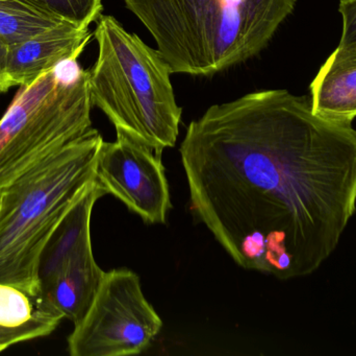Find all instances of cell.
I'll return each instance as SVG.
<instances>
[{
	"label": "cell",
	"mask_w": 356,
	"mask_h": 356,
	"mask_svg": "<svg viewBox=\"0 0 356 356\" xmlns=\"http://www.w3.org/2000/svg\"><path fill=\"white\" fill-rule=\"evenodd\" d=\"M63 21L46 14L26 0H0V41L18 45Z\"/></svg>",
	"instance_id": "7c38bea8"
},
{
	"label": "cell",
	"mask_w": 356,
	"mask_h": 356,
	"mask_svg": "<svg viewBox=\"0 0 356 356\" xmlns=\"http://www.w3.org/2000/svg\"><path fill=\"white\" fill-rule=\"evenodd\" d=\"M106 272L94 258L91 248L73 257L52 286L35 299V309L77 324L89 311Z\"/></svg>",
	"instance_id": "30bf717a"
},
{
	"label": "cell",
	"mask_w": 356,
	"mask_h": 356,
	"mask_svg": "<svg viewBox=\"0 0 356 356\" xmlns=\"http://www.w3.org/2000/svg\"><path fill=\"white\" fill-rule=\"evenodd\" d=\"M35 303L29 295L8 284H0V325L20 326L35 316Z\"/></svg>",
	"instance_id": "9a60e30c"
},
{
	"label": "cell",
	"mask_w": 356,
	"mask_h": 356,
	"mask_svg": "<svg viewBox=\"0 0 356 356\" xmlns=\"http://www.w3.org/2000/svg\"><path fill=\"white\" fill-rule=\"evenodd\" d=\"M192 209L234 263L311 275L356 210V130L275 89L215 105L179 148Z\"/></svg>",
	"instance_id": "6da1fadb"
},
{
	"label": "cell",
	"mask_w": 356,
	"mask_h": 356,
	"mask_svg": "<svg viewBox=\"0 0 356 356\" xmlns=\"http://www.w3.org/2000/svg\"><path fill=\"white\" fill-rule=\"evenodd\" d=\"M62 320L58 316L50 315L37 309L35 316L22 325L15 327L0 325V344L8 348L18 343L49 336L56 330Z\"/></svg>",
	"instance_id": "5bb4252c"
},
{
	"label": "cell",
	"mask_w": 356,
	"mask_h": 356,
	"mask_svg": "<svg viewBox=\"0 0 356 356\" xmlns=\"http://www.w3.org/2000/svg\"><path fill=\"white\" fill-rule=\"evenodd\" d=\"M8 46L0 41V92H6L10 89L6 77V62H8Z\"/></svg>",
	"instance_id": "e0dca14e"
},
{
	"label": "cell",
	"mask_w": 356,
	"mask_h": 356,
	"mask_svg": "<svg viewBox=\"0 0 356 356\" xmlns=\"http://www.w3.org/2000/svg\"><path fill=\"white\" fill-rule=\"evenodd\" d=\"M98 58L89 70L92 105L122 134L162 155L177 144L181 108L171 71L160 52L129 33L114 17L100 16Z\"/></svg>",
	"instance_id": "277c9868"
},
{
	"label": "cell",
	"mask_w": 356,
	"mask_h": 356,
	"mask_svg": "<svg viewBox=\"0 0 356 356\" xmlns=\"http://www.w3.org/2000/svg\"><path fill=\"white\" fill-rule=\"evenodd\" d=\"M90 39L89 29L60 23L8 48L6 77L10 87L29 86L60 63L77 59Z\"/></svg>",
	"instance_id": "ba28073f"
},
{
	"label": "cell",
	"mask_w": 356,
	"mask_h": 356,
	"mask_svg": "<svg viewBox=\"0 0 356 356\" xmlns=\"http://www.w3.org/2000/svg\"><path fill=\"white\" fill-rule=\"evenodd\" d=\"M314 113L328 121L353 123L356 117V47H338L312 82Z\"/></svg>",
	"instance_id": "8fae6325"
},
{
	"label": "cell",
	"mask_w": 356,
	"mask_h": 356,
	"mask_svg": "<svg viewBox=\"0 0 356 356\" xmlns=\"http://www.w3.org/2000/svg\"><path fill=\"white\" fill-rule=\"evenodd\" d=\"M46 14L74 25L79 29H89L97 21L102 10V0H26Z\"/></svg>",
	"instance_id": "4fadbf2b"
},
{
	"label": "cell",
	"mask_w": 356,
	"mask_h": 356,
	"mask_svg": "<svg viewBox=\"0 0 356 356\" xmlns=\"http://www.w3.org/2000/svg\"><path fill=\"white\" fill-rule=\"evenodd\" d=\"M163 322L129 269L104 273L85 317L68 338L72 356L140 355L158 336Z\"/></svg>",
	"instance_id": "8992f818"
},
{
	"label": "cell",
	"mask_w": 356,
	"mask_h": 356,
	"mask_svg": "<svg viewBox=\"0 0 356 356\" xmlns=\"http://www.w3.org/2000/svg\"><path fill=\"white\" fill-rule=\"evenodd\" d=\"M6 349H8V348H6V346H3V345L0 344V353H2V351L6 350Z\"/></svg>",
	"instance_id": "ac0fdd59"
},
{
	"label": "cell",
	"mask_w": 356,
	"mask_h": 356,
	"mask_svg": "<svg viewBox=\"0 0 356 356\" xmlns=\"http://www.w3.org/2000/svg\"><path fill=\"white\" fill-rule=\"evenodd\" d=\"M76 60L22 86L0 119V190L92 129L89 70Z\"/></svg>",
	"instance_id": "5b68a950"
},
{
	"label": "cell",
	"mask_w": 356,
	"mask_h": 356,
	"mask_svg": "<svg viewBox=\"0 0 356 356\" xmlns=\"http://www.w3.org/2000/svg\"><path fill=\"white\" fill-rule=\"evenodd\" d=\"M106 194V190L94 180L56 226L40 254L38 263L39 295L52 286L63 268L73 257L91 248L92 211L96 202Z\"/></svg>",
	"instance_id": "9c48e42d"
},
{
	"label": "cell",
	"mask_w": 356,
	"mask_h": 356,
	"mask_svg": "<svg viewBox=\"0 0 356 356\" xmlns=\"http://www.w3.org/2000/svg\"><path fill=\"white\" fill-rule=\"evenodd\" d=\"M339 12L342 16L340 47H356V0H341Z\"/></svg>",
	"instance_id": "2e32d148"
},
{
	"label": "cell",
	"mask_w": 356,
	"mask_h": 356,
	"mask_svg": "<svg viewBox=\"0 0 356 356\" xmlns=\"http://www.w3.org/2000/svg\"><path fill=\"white\" fill-rule=\"evenodd\" d=\"M104 139L92 127L0 190V284L35 303L38 263L48 238L96 179Z\"/></svg>",
	"instance_id": "3957f363"
},
{
	"label": "cell",
	"mask_w": 356,
	"mask_h": 356,
	"mask_svg": "<svg viewBox=\"0 0 356 356\" xmlns=\"http://www.w3.org/2000/svg\"><path fill=\"white\" fill-rule=\"evenodd\" d=\"M171 73L215 75L259 54L296 0H124Z\"/></svg>",
	"instance_id": "7a4b0ae2"
},
{
	"label": "cell",
	"mask_w": 356,
	"mask_h": 356,
	"mask_svg": "<svg viewBox=\"0 0 356 356\" xmlns=\"http://www.w3.org/2000/svg\"><path fill=\"white\" fill-rule=\"evenodd\" d=\"M96 181L145 223H166L172 207L170 190L162 155L152 148L122 134H117L116 141L102 142Z\"/></svg>",
	"instance_id": "52a82bcc"
}]
</instances>
